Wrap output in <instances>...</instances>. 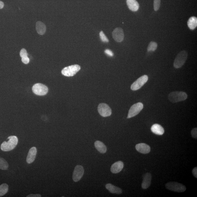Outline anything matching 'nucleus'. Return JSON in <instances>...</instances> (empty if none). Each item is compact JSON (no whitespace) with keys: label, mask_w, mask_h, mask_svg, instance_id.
<instances>
[{"label":"nucleus","mask_w":197,"mask_h":197,"mask_svg":"<svg viewBox=\"0 0 197 197\" xmlns=\"http://www.w3.org/2000/svg\"><path fill=\"white\" fill-rule=\"evenodd\" d=\"M99 36H100L101 40H102L103 42H109V40H108V38L107 37L106 35H105L104 32L102 31H101L100 33H99Z\"/></svg>","instance_id":"bb28decb"},{"label":"nucleus","mask_w":197,"mask_h":197,"mask_svg":"<svg viewBox=\"0 0 197 197\" xmlns=\"http://www.w3.org/2000/svg\"><path fill=\"white\" fill-rule=\"evenodd\" d=\"M32 91L35 94L39 96H43L48 93V89L46 86L41 83H37L34 85L32 88Z\"/></svg>","instance_id":"6e6552de"},{"label":"nucleus","mask_w":197,"mask_h":197,"mask_svg":"<svg viewBox=\"0 0 197 197\" xmlns=\"http://www.w3.org/2000/svg\"><path fill=\"white\" fill-rule=\"evenodd\" d=\"M98 111L101 116L104 117L110 116L112 113L111 108L105 104H99Z\"/></svg>","instance_id":"1a4fd4ad"},{"label":"nucleus","mask_w":197,"mask_h":197,"mask_svg":"<svg viewBox=\"0 0 197 197\" xmlns=\"http://www.w3.org/2000/svg\"><path fill=\"white\" fill-rule=\"evenodd\" d=\"M104 52L108 56H109L113 57L114 56V53L112 52L111 50L110 49H106L105 50Z\"/></svg>","instance_id":"c85d7f7f"},{"label":"nucleus","mask_w":197,"mask_h":197,"mask_svg":"<svg viewBox=\"0 0 197 197\" xmlns=\"http://www.w3.org/2000/svg\"><path fill=\"white\" fill-rule=\"evenodd\" d=\"M124 167L123 162L119 161L115 162L111 166V171L113 173H117L120 172Z\"/></svg>","instance_id":"2eb2a0df"},{"label":"nucleus","mask_w":197,"mask_h":197,"mask_svg":"<svg viewBox=\"0 0 197 197\" xmlns=\"http://www.w3.org/2000/svg\"><path fill=\"white\" fill-rule=\"evenodd\" d=\"M192 173L193 176H194L195 178H197V167H195L192 170Z\"/></svg>","instance_id":"c756f323"},{"label":"nucleus","mask_w":197,"mask_h":197,"mask_svg":"<svg viewBox=\"0 0 197 197\" xmlns=\"http://www.w3.org/2000/svg\"><path fill=\"white\" fill-rule=\"evenodd\" d=\"M188 27L191 30H194L197 26V19L195 17H192L189 18L188 21Z\"/></svg>","instance_id":"412c9836"},{"label":"nucleus","mask_w":197,"mask_h":197,"mask_svg":"<svg viewBox=\"0 0 197 197\" xmlns=\"http://www.w3.org/2000/svg\"><path fill=\"white\" fill-rule=\"evenodd\" d=\"M188 54L185 50H182L177 55L174 62V66L176 68H179L183 66L187 60Z\"/></svg>","instance_id":"7ed1b4c3"},{"label":"nucleus","mask_w":197,"mask_h":197,"mask_svg":"<svg viewBox=\"0 0 197 197\" xmlns=\"http://www.w3.org/2000/svg\"><path fill=\"white\" fill-rule=\"evenodd\" d=\"M41 195L40 194H30L27 196V197H41Z\"/></svg>","instance_id":"7c9ffc66"},{"label":"nucleus","mask_w":197,"mask_h":197,"mask_svg":"<svg viewBox=\"0 0 197 197\" xmlns=\"http://www.w3.org/2000/svg\"><path fill=\"white\" fill-rule=\"evenodd\" d=\"M151 131L153 133L158 135H162L164 133V130L163 127L160 124H155L151 126Z\"/></svg>","instance_id":"f3484780"},{"label":"nucleus","mask_w":197,"mask_h":197,"mask_svg":"<svg viewBox=\"0 0 197 197\" xmlns=\"http://www.w3.org/2000/svg\"><path fill=\"white\" fill-rule=\"evenodd\" d=\"M37 154V149L36 147H33L31 148L26 158L27 163L30 164L33 162L35 160Z\"/></svg>","instance_id":"f8f14e48"},{"label":"nucleus","mask_w":197,"mask_h":197,"mask_svg":"<svg viewBox=\"0 0 197 197\" xmlns=\"http://www.w3.org/2000/svg\"><path fill=\"white\" fill-rule=\"evenodd\" d=\"M95 146L97 151L101 153H105L107 151V148L104 144L100 141H97L95 142Z\"/></svg>","instance_id":"aec40b11"},{"label":"nucleus","mask_w":197,"mask_h":197,"mask_svg":"<svg viewBox=\"0 0 197 197\" xmlns=\"http://www.w3.org/2000/svg\"><path fill=\"white\" fill-rule=\"evenodd\" d=\"M126 3L129 9L133 12H136L139 9V3L136 0H126Z\"/></svg>","instance_id":"dca6fc26"},{"label":"nucleus","mask_w":197,"mask_h":197,"mask_svg":"<svg viewBox=\"0 0 197 197\" xmlns=\"http://www.w3.org/2000/svg\"><path fill=\"white\" fill-rule=\"evenodd\" d=\"M106 188L110 193L120 194L122 192L121 189L112 185L111 184H107L106 185Z\"/></svg>","instance_id":"a211bd4d"},{"label":"nucleus","mask_w":197,"mask_h":197,"mask_svg":"<svg viewBox=\"0 0 197 197\" xmlns=\"http://www.w3.org/2000/svg\"><path fill=\"white\" fill-rule=\"evenodd\" d=\"M188 95L185 92L174 91L170 93L168 95L169 100L172 103L184 101L187 98Z\"/></svg>","instance_id":"f03ea898"},{"label":"nucleus","mask_w":197,"mask_h":197,"mask_svg":"<svg viewBox=\"0 0 197 197\" xmlns=\"http://www.w3.org/2000/svg\"><path fill=\"white\" fill-rule=\"evenodd\" d=\"M152 176L151 173H147L144 174L143 178L142 188L144 189H147L151 185Z\"/></svg>","instance_id":"ddd939ff"},{"label":"nucleus","mask_w":197,"mask_h":197,"mask_svg":"<svg viewBox=\"0 0 197 197\" xmlns=\"http://www.w3.org/2000/svg\"><path fill=\"white\" fill-rule=\"evenodd\" d=\"M112 35L114 39L117 42H121L124 40V34L123 30L122 28H115L113 32Z\"/></svg>","instance_id":"9b49d317"},{"label":"nucleus","mask_w":197,"mask_h":197,"mask_svg":"<svg viewBox=\"0 0 197 197\" xmlns=\"http://www.w3.org/2000/svg\"><path fill=\"white\" fill-rule=\"evenodd\" d=\"M84 173V169L82 166L77 165L73 171L72 178L75 182H77L82 178Z\"/></svg>","instance_id":"9d476101"},{"label":"nucleus","mask_w":197,"mask_h":197,"mask_svg":"<svg viewBox=\"0 0 197 197\" xmlns=\"http://www.w3.org/2000/svg\"><path fill=\"white\" fill-rule=\"evenodd\" d=\"M8 167V162L5 159L0 157V169L2 170H6Z\"/></svg>","instance_id":"b1692460"},{"label":"nucleus","mask_w":197,"mask_h":197,"mask_svg":"<svg viewBox=\"0 0 197 197\" xmlns=\"http://www.w3.org/2000/svg\"><path fill=\"white\" fill-rule=\"evenodd\" d=\"M36 29L38 34L41 35H43L46 32V25L40 21H38L36 23Z\"/></svg>","instance_id":"6ab92c4d"},{"label":"nucleus","mask_w":197,"mask_h":197,"mask_svg":"<svg viewBox=\"0 0 197 197\" xmlns=\"http://www.w3.org/2000/svg\"><path fill=\"white\" fill-rule=\"evenodd\" d=\"M4 6V4L2 1H0V9H2Z\"/></svg>","instance_id":"2f4dec72"},{"label":"nucleus","mask_w":197,"mask_h":197,"mask_svg":"<svg viewBox=\"0 0 197 197\" xmlns=\"http://www.w3.org/2000/svg\"><path fill=\"white\" fill-rule=\"evenodd\" d=\"M157 48V43L155 42H153V41H151V42H150L149 46H148L147 48L148 51V52L155 51V50H156Z\"/></svg>","instance_id":"393cba45"},{"label":"nucleus","mask_w":197,"mask_h":197,"mask_svg":"<svg viewBox=\"0 0 197 197\" xmlns=\"http://www.w3.org/2000/svg\"><path fill=\"white\" fill-rule=\"evenodd\" d=\"M137 151L142 154H148L151 151V148L148 144L144 143H140L135 146Z\"/></svg>","instance_id":"4468645a"},{"label":"nucleus","mask_w":197,"mask_h":197,"mask_svg":"<svg viewBox=\"0 0 197 197\" xmlns=\"http://www.w3.org/2000/svg\"><path fill=\"white\" fill-rule=\"evenodd\" d=\"M143 108L144 105L142 103L138 102L133 104L130 108L127 118H131L138 115Z\"/></svg>","instance_id":"0eeeda50"},{"label":"nucleus","mask_w":197,"mask_h":197,"mask_svg":"<svg viewBox=\"0 0 197 197\" xmlns=\"http://www.w3.org/2000/svg\"><path fill=\"white\" fill-rule=\"evenodd\" d=\"M8 142H3L1 144V149L3 151H8L14 149L17 145L18 139L15 136H11L8 138Z\"/></svg>","instance_id":"f257e3e1"},{"label":"nucleus","mask_w":197,"mask_h":197,"mask_svg":"<svg viewBox=\"0 0 197 197\" xmlns=\"http://www.w3.org/2000/svg\"><path fill=\"white\" fill-rule=\"evenodd\" d=\"M166 189L172 191L178 192H182L185 191L186 188L182 184L176 182H171L166 184Z\"/></svg>","instance_id":"20e7f679"},{"label":"nucleus","mask_w":197,"mask_h":197,"mask_svg":"<svg viewBox=\"0 0 197 197\" xmlns=\"http://www.w3.org/2000/svg\"><path fill=\"white\" fill-rule=\"evenodd\" d=\"M20 56L22 58V61L25 64H28L29 63L30 59L28 57V53L24 48H23L20 52Z\"/></svg>","instance_id":"4be33fe9"},{"label":"nucleus","mask_w":197,"mask_h":197,"mask_svg":"<svg viewBox=\"0 0 197 197\" xmlns=\"http://www.w3.org/2000/svg\"><path fill=\"white\" fill-rule=\"evenodd\" d=\"M192 136L195 139L197 138V128H195L192 130L191 131Z\"/></svg>","instance_id":"cd10ccee"},{"label":"nucleus","mask_w":197,"mask_h":197,"mask_svg":"<svg viewBox=\"0 0 197 197\" xmlns=\"http://www.w3.org/2000/svg\"><path fill=\"white\" fill-rule=\"evenodd\" d=\"M161 0H154V9L155 11L159 10L160 6Z\"/></svg>","instance_id":"a878e982"},{"label":"nucleus","mask_w":197,"mask_h":197,"mask_svg":"<svg viewBox=\"0 0 197 197\" xmlns=\"http://www.w3.org/2000/svg\"><path fill=\"white\" fill-rule=\"evenodd\" d=\"M80 66L79 65H72L63 69L61 71V73L66 76H73L80 70Z\"/></svg>","instance_id":"39448f33"},{"label":"nucleus","mask_w":197,"mask_h":197,"mask_svg":"<svg viewBox=\"0 0 197 197\" xmlns=\"http://www.w3.org/2000/svg\"><path fill=\"white\" fill-rule=\"evenodd\" d=\"M148 80V76L144 75L139 77L134 82L131 86V89L133 91H137L142 87Z\"/></svg>","instance_id":"423d86ee"},{"label":"nucleus","mask_w":197,"mask_h":197,"mask_svg":"<svg viewBox=\"0 0 197 197\" xmlns=\"http://www.w3.org/2000/svg\"><path fill=\"white\" fill-rule=\"evenodd\" d=\"M8 186L6 184H3L0 185V197L4 196L8 192Z\"/></svg>","instance_id":"5701e85b"}]
</instances>
